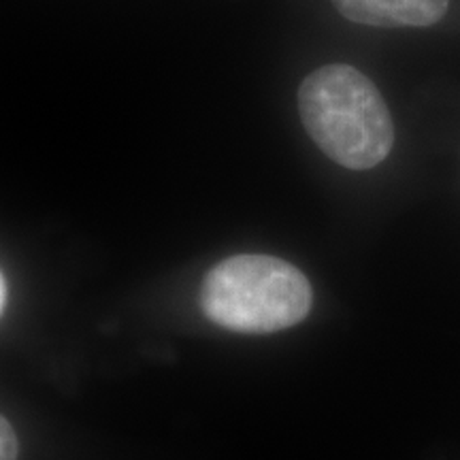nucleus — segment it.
Returning a JSON list of instances; mask_svg holds the SVG:
<instances>
[{
    "instance_id": "1",
    "label": "nucleus",
    "mask_w": 460,
    "mask_h": 460,
    "mask_svg": "<svg viewBox=\"0 0 460 460\" xmlns=\"http://www.w3.org/2000/svg\"><path fill=\"white\" fill-rule=\"evenodd\" d=\"M305 130L332 163L367 171L384 163L394 143V124L379 90L349 65H326L298 90Z\"/></svg>"
},
{
    "instance_id": "2",
    "label": "nucleus",
    "mask_w": 460,
    "mask_h": 460,
    "mask_svg": "<svg viewBox=\"0 0 460 460\" xmlns=\"http://www.w3.org/2000/svg\"><path fill=\"white\" fill-rule=\"evenodd\" d=\"M199 303L222 329L267 335L307 318L314 292L295 264L275 256L239 254L205 275Z\"/></svg>"
},
{
    "instance_id": "3",
    "label": "nucleus",
    "mask_w": 460,
    "mask_h": 460,
    "mask_svg": "<svg viewBox=\"0 0 460 460\" xmlns=\"http://www.w3.org/2000/svg\"><path fill=\"white\" fill-rule=\"evenodd\" d=\"M345 20L365 26L424 28L446 15L450 0H332Z\"/></svg>"
},
{
    "instance_id": "4",
    "label": "nucleus",
    "mask_w": 460,
    "mask_h": 460,
    "mask_svg": "<svg viewBox=\"0 0 460 460\" xmlns=\"http://www.w3.org/2000/svg\"><path fill=\"white\" fill-rule=\"evenodd\" d=\"M17 435L7 418L0 420V460H17Z\"/></svg>"
},
{
    "instance_id": "5",
    "label": "nucleus",
    "mask_w": 460,
    "mask_h": 460,
    "mask_svg": "<svg viewBox=\"0 0 460 460\" xmlns=\"http://www.w3.org/2000/svg\"><path fill=\"white\" fill-rule=\"evenodd\" d=\"M7 307V278L3 275V281H0V309L4 312Z\"/></svg>"
}]
</instances>
